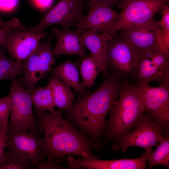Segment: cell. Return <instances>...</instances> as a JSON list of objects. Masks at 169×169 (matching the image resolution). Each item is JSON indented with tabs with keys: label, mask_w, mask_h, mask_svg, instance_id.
I'll use <instances>...</instances> for the list:
<instances>
[{
	"label": "cell",
	"mask_w": 169,
	"mask_h": 169,
	"mask_svg": "<svg viewBox=\"0 0 169 169\" xmlns=\"http://www.w3.org/2000/svg\"><path fill=\"white\" fill-rule=\"evenodd\" d=\"M34 112L44 133L42 151L47 162H67V155L95 157L92 151L99 150L97 146L64 119L60 110L54 109L48 113L35 108Z\"/></svg>",
	"instance_id": "cell-1"
},
{
	"label": "cell",
	"mask_w": 169,
	"mask_h": 169,
	"mask_svg": "<svg viewBox=\"0 0 169 169\" xmlns=\"http://www.w3.org/2000/svg\"><path fill=\"white\" fill-rule=\"evenodd\" d=\"M144 112L145 105L138 87L122 82L118 97L106 121L103 146L109 142L116 141L135 128L142 119Z\"/></svg>",
	"instance_id": "cell-2"
},
{
	"label": "cell",
	"mask_w": 169,
	"mask_h": 169,
	"mask_svg": "<svg viewBox=\"0 0 169 169\" xmlns=\"http://www.w3.org/2000/svg\"><path fill=\"white\" fill-rule=\"evenodd\" d=\"M8 96L11 102L10 120L8 126L15 130L43 131L34 119L32 110L31 93L19 81L12 80Z\"/></svg>",
	"instance_id": "cell-3"
},
{
	"label": "cell",
	"mask_w": 169,
	"mask_h": 169,
	"mask_svg": "<svg viewBox=\"0 0 169 169\" xmlns=\"http://www.w3.org/2000/svg\"><path fill=\"white\" fill-rule=\"evenodd\" d=\"M130 76L138 86L148 84L151 81L161 84L169 79V52L157 49L139 55Z\"/></svg>",
	"instance_id": "cell-4"
},
{
	"label": "cell",
	"mask_w": 169,
	"mask_h": 169,
	"mask_svg": "<svg viewBox=\"0 0 169 169\" xmlns=\"http://www.w3.org/2000/svg\"><path fill=\"white\" fill-rule=\"evenodd\" d=\"M168 4V0H123L118 5L121 12L118 20L106 35L111 37L124 28L143 24L152 20Z\"/></svg>",
	"instance_id": "cell-5"
},
{
	"label": "cell",
	"mask_w": 169,
	"mask_h": 169,
	"mask_svg": "<svg viewBox=\"0 0 169 169\" xmlns=\"http://www.w3.org/2000/svg\"><path fill=\"white\" fill-rule=\"evenodd\" d=\"M53 38L51 37L47 42H39L34 50L20 62L24 72L19 79V82L31 93L38 81L50 71L55 62L51 47Z\"/></svg>",
	"instance_id": "cell-6"
},
{
	"label": "cell",
	"mask_w": 169,
	"mask_h": 169,
	"mask_svg": "<svg viewBox=\"0 0 169 169\" xmlns=\"http://www.w3.org/2000/svg\"><path fill=\"white\" fill-rule=\"evenodd\" d=\"M135 128L112 143V149L125 152L129 147L137 146L143 148L145 151H148L164 137V133L169 131L145 114Z\"/></svg>",
	"instance_id": "cell-7"
},
{
	"label": "cell",
	"mask_w": 169,
	"mask_h": 169,
	"mask_svg": "<svg viewBox=\"0 0 169 169\" xmlns=\"http://www.w3.org/2000/svg\"><path fill=\"white\" fill-rule=\"evenodd\" d=\"M40 133L36 131L14 130L8 126L6 148L35 167L39 162L45 161L42 151L44 138L39 136Z\"/></svg>",
	"instance_id": "cell-8"
},
{
	"label": "cell",
	"mask_w": 169,
	"mask_h": 169,
	"mask_svg": "<svg viewBox=\"0 0 169 169\" xmlns=\"http://www.w3.org/2000/svg\"><path fill=\"white\" fill-rule=\"evenodd\" d=\"M108 45L103 76L112 73L122 78L130 76L138 60L135 51L117 33L108 40Z\"/></svg>",
	"instance_id": "cell-9"
},
{
	"label": "cell",
	"mask_w": 169,
	"mask_h": 169,
	"mask_svg": "<svg viewBox=\"0 0 169 169\" xmlns=\"http://www.w3.org/2000/svg\"><path fill=\"white\" fill-rule=\"evenodd\" d=\"M86 5L84 0H59L42 18L39 23L30 28L35 32H42L47 27L59 24L69 28L77 27L84 15Z\"/></svg>",
	"instance_id": "cell-10"
},
{
	"label": "cell",
	"mask_w": 169,
	"mask_h": 169,
	"mask_svg": "<svg viewBox=\"0 0 169 169\" xmlns=\"http://www.w3.org/2000/svg\"><path fill=\"white\" fill-rule=\"evenodd\" d=\"M137 86L143 99L147 115L166 130L169 131V79L159 87H151L149 84Z\"/></svg>",
	"instance_id": "cell-11"
},
{
	"label": "cell",
	"mask_w": 169,
	"mask_h": 169,
	"mask_svg": "<svg viewBox=\"0 0 169 169\" xmlns=\"http://www.w3.org/2000/svg\"><path fill=\"white\" fill-rule=\"evenodd\" d=\"M161 29L159 21L153 19L143 24L124 28L119 31V34L139 56L146 52L161 49L158 35Z\"/></svg>",
	"instance_id": "cell-12"
},
{
	"label": "cell",
	"mask_w": 169,
	"mask_h": 169,
	"mask_svg": "<svg viewBox=\"0 0 169 169\" xmlns=\"http://www.w3.org/2000/svg\"><path fill=\"white\" fill-rule=\"evenodd\" d=\"M48 34L44 32L34 31L21 23L8 34L4 48L7 49L13 60L20 63L34 50L40 40Z\"/></svg>",
	"instance_id": "cell-13"
},
{
	"label": "cell",
	"mask_w": 169,
	"mask_h": 169,
	"mask_svg": "<svg viewBox=\"0 0 169 169\" xmlns=\"http://www.w3.org/2000/svg\"><path fill=\"white\" fill-rule=\"evenodd\" d=\"M86 4L89 7V11L77 25V29L106 35L113 28L120 14L105 5L89 3Z\"/></svg>",
	"instance_id": "cell-14"
},
{
	"label": "cell",
	"mask_w": 169,
	"mask_h": 169,
	"mask_svg": "<svg viewBox=\"0 0 169 169\" xmlns=\"http://www.w3.org/2000/svg\"><path fill=\"white\" fill-rule=\"evenodd\" d=\"M82 31L78 29L72 31L63 27L60 29L53 28L52 33L57 39L56 44L53 49L54 55L57 57L61 55H77L82 58L86 57L82 40Z\"/></svg>",
	"instance_id": "cell-15"
},
{
	"label": "cell",
	"mask_w": 169,
	"mask_h": 169,
	"mask_svg": "<svg viewBox=\"0 0 169 169\" xmlns=\"http://www.w3.org/2000/svg\"><path fill=\"white\" fill-rule=\"evenodd\" d=\"M153 152L152 149L145 151L141 157L134 159L104 160L95 157L75 159L76 167L86 169H145L148 158Z\"/></svg>",
	"instance_id": "cell-16"
},
{
	"label": "cell",
	"mask_w": 169,
	"mask_h": 169,
	"mask_svg": "<svg viewBox=\"0 0 169 169\" xmlns=\"http://www.w3.org/2000/svg\"><path fill=\"white\" fill-rule=\"evenodd\" d=\"M52 72L53 77L63 81L75 91L78 94V100L90 94V91L85 89L80 81L77 62L74 63L69 59L52 70Z\"/></svg>",
	"instance_id": "cell-17"
},
{
	"label": "cell",
	"mask_w": 169,
	"mask_h": 169,
	"mask_svg": "<svg viewBox=\"0 0 169 169\" xmlns=\"http://www.w3.org/2000/svg\"><path fill=\"white\" fill-rule=\"evenodd\" d=\"M81 36L84 46L96 58L103 71L105 66L108 41L111 37L103 33L98 34L89 30H82Z\"/></svg>",
	"instance_id": "cell-18"
},
{
	"label": "cell",
	"mask_w": 169,
	"mask_h": 169,
	"mask_svg": "<svg viewBox=\"0 0 169 169\" xmlns=\"http://www.w3.org/2000/svg\"><path fill=\"white\" fill-rule=\"evenodd\" d=\"M49 82L55 106L63 110L70 108L77 93L72 91L69 86L54 77Z\"/></svg>",
	"instance_id": "cell-19"
},
{
	"label": "cell",
	"mask_w": 169,
	"mask_h": 169,
	"mask_svg": "<svg viewBox=\"0 0 169 169\" xmlns=\"http://www.w3.org/2000/svg\"><path fill=\"white\" fill-rule=\"evenodd\" d=\"M84 87H90L95 84L96 78L103 71V68L93 54L82 58L78 62Z\"/></svg>",
	"instance_id": "cell-20"
},
{
	"label": "cell",
	"mask_w": 169,
	"mask_h": 169,
	"mask_svg": "<svg viewBox=\"0 0 169 169\" xmlns=\"http://www.w3.org/2000/svg\"><path fill=\"white\" fill-rule=\"evenodd\" d=\"M4 49L3 47L0 48V80H13L18 76L23 74V69L20 63L6 56Z\"/></svg>",
	"instance_id": "cell-21"
},
{
	"label": "cell",
	"mask_w": 169,
	"mask_h": 169,
	"mask_svg": "<svg viewBox=\"0 0 169 169\" xmlns=\"http://www.w3.org/2000/svg\"><path fill=\"white\" fill-rule=\"evenodd\" d=\"M31 95L33 104L38 110L50 111L55 106L49 82L44 87L34 89Z\"/></svg>",
	"instance_id": "cell-22"
},
{
	"label": "cell",
	"mask_w": 169,
	"mask_h": 169,
	"mask_svg": "<svg viewBox=\"0 0 169 169\" xmlns=\"http://www.w3.org/2000/svg\"><path fill=\"white\" fill-rule=\"evenodd\" d=\"M159 146L149 156L147 161L149 168L154 166L162 165L169 168V131L160 141Z\"/></svg>",
	"instance_id": "cell-23"
},
{
	"label": "cell",
	"mask_w": 169,
	"mask_h": 169,
	"mask_svg": "<svg viewBox=\"0 0 169 169\" xmlns=\"http://www.w3.org/2000/svg\"><path fill=\"white\" fill-rule=\"evenodd\" d=\"M33 167L9 149L4 151L0 161V169H30Z\"/></svg>",
	"instance_id": "cell-24"
},
{
	"label": "cell",
	"mask_w": 169,
	"mask_h": 169,
	"mask_svg": "<svg viewBox=\"0 0 169 169\" xmlns=\"http://www.w3.org/2000/svg\"><path fill=\"white\" fill-rule=\"evenodd\" d=\"M11 106L10 100L8 96L0 98V126L8 123Z\"/></svg>",
	"instance_id": "cell-25"
},
{
	"label": "cell",
	"mask_w": 169,
	"mask_h": 169,
	"mask_svg": "<svg viewBox=\"0 0 169 169\" xmlns=\"http://www.w3.org/2000/svg\"><path fill=\"white\" fill-rule=\"evenodd\" d=\"M21 23V22L18 19L14 18L8 22L6 26L0 28V46L1 47L4 48L6 38L9 32Z\"/></svg>",
	"instance_id": "cell-26"
},
{
	"label": "cell",
	"mask_w": 169,
	"mask_h": 169,
	"mask_svg": "<svg viewBox=\"0 0 169 169\" xmlns=\"http://www.w3.org/2000/svg\"><path fill=\"white\" fill-rule=\"evenodd\" d=\"M161 20L159 21L161 29L165 31L169 32V5H166L163 8Z\"/></svg>",
	"instance_id": "cell-27"
},
{
	"label": "cell",
	"mask_w": 169,
	"mask_h": 169,
	"mask_svg": "<svg viewBox=\"0 0 169 169\" xmlns=\"http://www.w3.org/2000/svg\"><path fill=\"white\" fill-rule=\"evenodd\" d=\"M8 123L0 126V161L2 159L6 148V140L7 128Z\"/></svg>",
	"instance_id": "cell-28"
},
{
	"label": "cell",
	"mask_w": 169,
	"mask_h": 169,
	"mask_svg": "<svg viewBox=\"0 0 169 169\" xmlns=\"http://www.w3.org/2000/svg\"><path fill=\"white\" fill-rule=\"evenodd\" d=\"M36 169H71L69 167H65L60 164L49 163L44 161L39 162L35 166Z\"/></svg>",
	"instance_id": "cell-29"
},
{
	"label": "cell",
	"mask_w": 169,
	"mask_h": 169,
	"mask_svg": "<svg viewBox=\"0 0 169 169\" xmlns=\"http://www.w3.org/2000/svg\"><path fill=\"white\" fill-rule=\"evenodd\" d=\"M18 3V0H0V10L10 11L15 8Z\"/></svg>",
	"instance_id": "cell-30"
},
{
	"label": "cell",
	"mask_w": 169,
	"mask_h": 169,
	"mask_svg": "<svg viewBox=\"0 0 169 169\" xmlns=\"http://www.w3.org/2000/svg\"><path fill=\"white\" fill-rule=\"evenodd\" d=\"M34 4L41 11L51 7L54 0H32Z\"/></svg>",
	"instance_id": "cell-31"
},
{
	"label": "cell",
	"mask_w": 169,
	"mask_h": 169,
	"mask_svg": "<svg viewBox=\"0 0 169 169\" xmlns=\"http://www.w3.org/2000/svg\"><path fill=\"white\" fill-rule=\"evenodd\" d=\"M86 3L100 4L105 5L111 7L118 3L123 0H84Z\"/></svg>",
	"instance_id": "cell-32"
},
{
	"label": "cell",
	"mask_w": 169,
	"mask_h": 169,
	"mask_svg": "<svg viewBox=\"0 0 169 169\" xmlns=\"http://www.w3.org/2000/svg\"><path fill=\"white\" fill-rule=\"evenodd\" d=\"M8 23V22H4L1 20L0 17V28L4 27L7 25Z\"/></svg>",
	"instance_id": "cell-33"
}]
</instances>
